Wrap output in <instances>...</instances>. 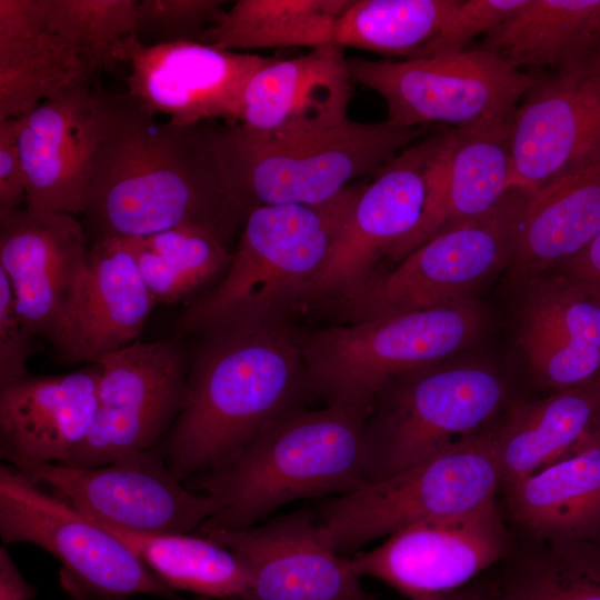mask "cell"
I'll use <instances>...</instances> for the list:
<instances>
[{"label":"cell","mask_w":600,"mask_h":600,"mask_svg":"<svg viewBox=\"0 0 600 600\" xmlns=\"http://www.w3.org/2000/svg\"><path fill=\"white\" fill-rule=\"evenodd\" d=\"M99 143L83 214L92 242L178 227L229 244L248 211L229 181L226 123L160 121L127 94L94 87Z\"/></svg>","instance_id":"cell-1"},{"label":"cell","mask_w":600,"mask_h":600,"mask_svg":"<svg viewBox=\"0 0 600 600\" xmlns=\"http://www.w3.org/2000/svg\"><path fill=\"white\" fill-rule=\"evenodd\" d=\"M198 338L183 406L157 448L182 482L226 467L269 424L313 398L302 332L290 317Z\"/></svg>","instance_id":"cell-2"},{"label":"cell","mask_w":600,"mask_h":600,"mask_svg":"<svg viewBox=\"0 0 600 600\" xmlns=\"http://www.w3.org/2000/svg\"><path fill=\"white\" fill-rule=\"evenodd\" d=\"M368 416L341 406L298 409L269 424L226 467L183 482L220 503L199 531L248 528L289 502L368 483Z\"/></svg>","instance_id":"cell-3"},{"label":"cell","mask_w":600,"mask_h":600,"mask_svg":"<svg viewBox=\"0 0 600 600\" xmlns=\"http://www.w3.org/2000/svg\"><path fill=\"white\" fill-rule=\"evenodd\" d=\"M358 192L349 187L320 204L251 209L227 270L184 309L178 328L198 337L238 323L291 318Z\"/></svg>","instance_id":"cell-4"},{"label":"cell","mask_w":600,"mask_h":600,"mask_svg":"<svg viewBox=\"0 0 600 600\" xmlns=\"http://www.w3.org/2000/svg\"><path fill=\"white\" fill-rule=\"evenodd\" d=\"M426 128L346 119L319 131L263 137L226 123L228 177L248 212L263 206L320 204L346 191L352 180L376 173Z\"/></svg>","instance_id":"cell-5"},{"label":"cell","mask_w":600,"mask_h":600,"mask_svg":"<svg viewBox=\"0 0 600 600\" xmlns=\"http://www.w3.org/2000/svg\"><path fill=\"white\" fill-rule=\"evenodd\" d=\"M468 299L302 332L312 397L370 412L378 394L411 371L441 363L479 333Z\"/></svg>","instance_id":"cell-6"},{"label":"cell","mask_w":600,"mask_h":600,"mask_svg":"<svg viewBox=\"0 0 600 600\" xmlns=\"http://www.w3.org/2000/svg\"><path fill=\"white\" fill-rule=\"evenodd\" d=\"M502 484L492 433L456 441L361 488L320 501L317 519L340 554L407 527L462 514Z\"/></svg>","instance_id":"cell-7"},{"label":"cell","mask_w":600,"mask_h":600,"mask_svg":"<svg viewBox=\"0 0 600 600\" xmlns=\"http://www.w3.org/2000/svg\"><path fill=\"white\" fill-rule=\"evenodd\" d=\"M530 196L509 189L489 211L442 230L330 310L354 323L467 299L472 289L511 264Z\"/></svg>","instance_id":"cell-8"},{"label":"cell","mask_w":600,"mask_h":600,"mask_svg":"<svg viewBox=\"0 0 600 600\" xmlns=\"http://www.w3.org/2000/svg\"><path fill=\"white\" fill-rule=\"evenodd\" d=\"M0 536L31 543L61 564L60 584L72 600H180L119 538L16 467L0 464Z\"/></svg>","instance_id":"cell-9"},{"label":"cell","mask_w":600,"mask_h":600,"mask_svg":"<svg viewBox=\"0 0 600 600\" xmlns=\"http://www.w3.org/2000/svg\"><path fill=\"white\" fill-rule=\"evenodd\" d=\"M506 394L497 372L480 364L438 363L397 378L378 394L368 416L369 480L477 434Z\"/></svg>","instance_id":"cell-10"},{"label":"cell","mask_w":600,"mask_h":600,"mask_svg":"<svg viewBox=\"0 0 600 600\" xmlns=\"http://www.w3.org/2000/svg\"><path fill=\"white\" fill-rule=\"evenodd\" d=\"M352 82L377 92L407 128L510 120L537 77L477 48L401 61L347 58Z\"/></svg>","instance_id":"cell-11"},{"label":"cell","mask_w":600,"mask_h":600,"mask_svg":"<svg viewBox=\"0 0 600 600\" xmlns=\"http://www.w3.org/2000/svg\"><path fill=\"white\" fill-rule=\"evenodd\" d=\"M94 363L100 368L94 422L64 466L99 467L157 449L183 406L189 352L178 340L137 341Z\"/></svg>","instance_id":"cell-12"},{"label":"cell","mask_w":600,"mask_h":600,"mask_svg":"<svg viewBox=\"0 0 600 600\" xmlns=\"http://www.w3.org/2000/svg\"><path fill=\"white\" fill-rule=\"evenodd\" d=\"M439 133L408 146L359 189L302 307L331 309L374 276L382 254L419 222L426 206Z\"/></svg>","instance_id":"cell-13"},{"label":"cell","mask_w":600,"mask_h":600,"mask_svg":"<svg viewBox=\"0 0 600 600\" xmlns=\"http://www.w3.org/2000/svg\"><path fill=\"white\" fill-rule=\"evenodd\" d=\"M17 469L80 512L139 532L191 533L220 509L216 498L177 479L158 449L91 468L46 463Z\"/></svg>","instance_id":"cell-14"},{"label":"cell","mask_w":600,"mask_h":600,"mask_svg":"<svg viewBox=\"0 0 600 600\" xmlns=\"http://www.w3.org/2000/svg\"><path fill=\"white\" fill-rule=\"evenodd\" d=\"M508 550L496 498L477 509L407 527L348 562L360 578H376L410 600L453 592Z\"/></svg>","instance_id":"cell-15"},{"label":"cell","mask_w":600,"mask_h":600,"mask_svg":"<svg viewBox=\"0 0 600 600\" xmlns=\"http://www.w3.org/2000/svg\"><path fill=\"white\" fill-rule=\"evenodd\" d=\"M596 53V52H594ZM511 188L533 194L600 157V63L537 78L510 120Z\"/></svg>","instance_id":"cell-16"},{"label":"cell","mask_w":600,"mask_h":600,"mask_svg":"<svg viewBox=\"0 0 600 600\" xmlns=\"http://www.w3.org/2000/svg\"><path fill=\"white\" fill-rule=\"evenodd\" d=\"M272 58L203 42L144 46L134 38L127 51L126 94L177 124H237L247 83Z\"/></svg>","instance_id":"cell-17"},{"label":"cell","mask_w":600,"mask_h":600,"mask_svg":"<svg viewBox=\"0 0 600 600\" xmlns=\"http://www.w3.org/2000/svg\"><path fill=\"white\" fill-rule=\"evenodd\" d=\"M200 532L250 569L252 581L242 600H374L310 510L248 528Z\"/></svg>","instance_id":"cell-18"},{"label":"cell","mask_w":600,"mask_h":600,"mask_svg":"<svg viewBox=\"0 0 600 600\" xmlns=\"http://www.w3.org/2000/svg\"><path fill=\"white\" fill-rule=\"evenodd\" d=\"M89 249L77 216L27 207L0 216V269L31 336L54 341L86 276Z\"/></svg>","instance_id":"cell-19"},{"label":"cell","mask_w":600,"mask_h":600,"mask_svg":"<svg viewBox=\"0 0 600 600\" xmlns=\"http://www.w3.org/2000/svg\"><path fill=\"white\" fill-rule=\"evenodd\" d=\"M17 124L27 208L83 217L99 143L94 88L80 82Z\"/></svg>","instance_id":"cell-20"},{"label":"cell","mask_w":600,"mask_h":600,"mask_svg":"<svg viewBox=\"0 0 600 600\" xmlns=\"http://www.w3.org/2000/svg\"><path fill=\"white\" fill-rule=\"evenodd\" d=\"M510 120L439 133L423 213L388 249L391 260L399 262L442 230L489 211L511 189Z\"/></svg>","instance_id":"cell-21"},{"label":"cell","mask_w":600,"mask_h":600,"mask_svg":"<svg viewBox=\"0 0 600 600\" xmlns=\"http://www.w3.org/2000/svg\"><path fill=\"white\" fill-rule=\"evenodd\" d=\"M97 363L0 386V457L16 468L64 463L89 436L97 412Z\"/></svg>","instance_id":"cell-22"},{"label":"cell","mask_w":600,"mask_h":600,"mask_svg":"<svg viewBox=\"0 0 600 600\" xmlns=\"http://www.w3.org/2000/svg\"><path fill=\"white\" fill-rule=\"evenodd\" d=\"M154 304L127 240L92 242L76 301L51 343L58 361L94 363L137 342Z\"/></svg>","instance_id":"cell-23"},{"label":"cell","mask_w":600,"mask_h":600,"mask_svg":"<svg viewBox=\"0 0 600 600\" xmlns=\"http://www.w3.org/2000/svg\"><path fill=\"white\" fill-rule=\"evenodd\" d=\"M351 84L347 58L334 44L296 58H272L247 83L237 124L263 137L333 127L348 119Z\"/></svg>","instance_id":"cell-24"},{"label":"cell","mask_w":600,"mask_h":600,"mask_svg":"<svg viewBox=\"0 0 600 600\" xmlns=\"http://www.w3.org/2000/svg\"><path fill=\"white\" fill-rule=\"evenodd\" d=\"M519 343L537 381L571 389L600 373V294L561 273L531 279Z\"/></svg>","instance_id":"cell-25"},{"label":"cell","mask_w":600,"mask_h":600,"mask_svg":"<svg viewBox=\"0 0 600 600\" xmlns=\"http://www.w3.org/2000/svg\"><path fill=\"white\" fill-rule=\"evenodd\" d=\"M89 80L47 0H0V122L23 117Z\"/></svg>","instance_id":"cell-26"},{"label":"cell","mask_w":600,"mask_h":600,"mask_svg":"<svg viewBox=\"0 0 600 600\" xmlns=\"http://www.w3.org/2000/svg\"><path fill=\"white\" fill-rule=\"evenodd\" d=\"M506 488L512 520L543 543L600 538V432L574 453Z\"/></svg>","instance_id":"cell-27"},{"label":"cell","mask_w":600,"mask_h":600,"mask_svg":"<svg viewBox=\"0 0 600 600\" xmlns=\"http://www.w3.org/2000/svg\"><path fill=\"white\" fill-rule=\"evenodd\" d=\"M600 233V157L530 196L510 271L534 279Z\"/></svg>","instance_id":"cell-28"},{"label":"cell","mask_w":600,"mask_h":600,"mask_svg":"<svg viewBox=\"0 0 600 600\" xmlns=\"http://www.w3.org/2000/svg\"><path fill=\"white\" fill-rule=\"evenodd\" d=\"M600 392L592 383L516 406L491 432L503 487L564 458L592 433Z\"/></svg>","instance_id":"cell-29"},{"label":"cell","mask_w":600,"mask_h":600,"mask_svg":"<svg viewBox=\"0 0 600 600\" xmlns=\"http://www.w3.org/2000/svg\"><path fill=\"white\" fill-rule=\"evenodd\" d=\"M600 0H527L483 38L487 50L511 67L570 69L591 58Z\"/></svg>","instance_id":"cell-30"},{"label":"cell","mask_w":600,"mask_h":600,"mask_svg":"<svg viewBox=\"0 0 600 600\" xmlns=\"http://www.w3.org/2000/svg\"><path fill=\"white\" fill-rule=\"evenodd\" d=\"M84 516L119 538L172 591L242 600L251 586L248 566L206 536L146 533Z\"/></svg>","instance_id":"cell-31"},{"label":"cell","mask_w":600,"mask_h":600,"mask_svg":"<svg viewBox=\"0 0 600 600\" xmlns=\"http://www.w3.org/2000/svg\"><path fill=\"white\" fill-rule=\"evenodd\" d=\"M351 0H238L200 42L230 51L333 44L338 18Z\"/></svg>","instance_id":"cell-32"},{"label":"cell","mask_w":600,"mask_h":600,"mask_svg":"<svg viewBox=\"0 0 600 600\" xmlns=\"http://www.w3.org/2000/svg\"><path fill=\"white\" fill-rule=\"evenodd\" d=\"M126 240L156 303L173 304L210 288L224 273L232 257L227 243L193 227Z\"/></svg>","instance_id":"cell-33"},{"label":"cell","mask_w":600,"mask_h":600,"mask_svg":"<svg viewBox=\"0 0 600 600\" xmlns=\"http://www.w3.org/2000/svg\"><path fill=\"white\" fill-rule=\"evenodd\" d=\"M458 0H351L336 22L333 44L421 58Z\"/></svg>","instance_id":"cell-34"},{"label":"cell","mask_w":600,"mask_h":600,"mask_svg":"<svg viewBox=\"0 0 600 600\" xmlns=\"http://www.w3.org/2000/svg\"><path fill=\"white\" fill-rule=\"evenodd\" d=\"M544 544L509 570L496 587L499 600H600V547Z\"/></svg>","instance_id":"cell-35"},{"label":"cell","mask_w":600,"mask_h":600,"mask_svg":"<svg viewBox=\"0 0 600 600\" xmlns=\"http://www.w3.org/2000/svg\"><path fill=\"white\" fill-rule=\"evenodd\" d=\"M139 0H47L50 16L81 57L89 79L127 62Z\"/></svg>","instance_id":"cell-36"},{"label":"cell","mask_w":600,"mask_h":600,"mask_svg":"<svg viewBox=\"0 0 600 600\" xmlns=\"http://www.w3.org/2000/svg\"><path fill=\"white\" fill-rule=\"evenodd\" d=\"M224 4L220 0H139L136 38L144 46L200 42Z\"/></svg>","instance_id":"cell-37"},{"label":"cell","mask_w":600,"mask_h":600,"mask_svg":"<svg viewBox=\"0 0 600 600\" xmlns=\"http://www.w3.org/2000/svg\"><path fill=\"white\" fill-rule=\"evenodd\" d=\"M527 0L459 1L437 38L421 58L459 53L478 34L511 18Z\"/></svg>","instance_id":"cell-38"},{"label":"cell","mask_w":600,"mask_h":600,"mask_svg":"<svg viewBox=\"0 0 600 600\" xmlns=\"http://www.w3.org/2000/svg\"><path fill=\"white\" fill-rule=\"evenodd\" d=\"M32 338L18 313L10 282L0 269V386L27 376Z\"/></svg>","instance_id":"cell-39"},{"label":"cell","mask_w":600,"mask_h":600,"mask_svg":"<svg viewBox=\"0 0 600 600\" xmlns=\"http://www.w3.org/2000/svg\"><path fill=\"white\" fill-rule=\"evenodd\" d=\"M28 179L18 146L17 119L0 122V216L27 207Z\"/></svg>","instance_id":"cell-40"},{"label":"cell","mask_w":600,"mask_h":600,"mask_svg":"<svg viewBox=\"0 0 600 600\" xmlns=\"http://www.w3.org/2000/svg\"><path fill=\"white\" fill-rule=\"evenodd\" d=\"M561 267L564 274L587 284L600 294V233Z\"/></svg>","instance_id":"cell-41"},{"label":"cell","mask_w":600,"mask_h":600,"mask_svg":"<svg viewBox=\"0 0 600 600\" xmlns=\"http://www.w3.org/2000/svg\"><path fill=\"white\" fill-rule=\"evenodd\" d=\"M37 587L21 574L6 546L0 548V600H33Z\"/></svg>","instance_id":"cell-42"},{"label":"cell","mask_w":600,"mask_h":600,"mask_svg":"<svg viewBox=\"0 0 600 600\" xmlns=\"http://www.w3.org/2000/svg\"><path fill=\"white\" fill-rule=\"evenodd\" d=\"M493 588L482 586H468L453 592L428 597L419 600H488Z\"/></svg>","instance_id":"cell-43"},{"label":"cell","mask_w":600,"mask_h":600,"mask_svg":"<svg viewBox=\"0 0 600 600\" xmlns=\"http://www.w3.org/2000/svg\"><path fill=\"white\" fill-rule=\"evenodd\" d=\"M596 34H597L598 39L600 40V10H599L598 18H597Z\"/></svg>","instance_id":"cell-44"},{"label":"cell","mask_w":600,"mask_h":600,"mask_svg":"<svg viewBox=\"0 0 600 600\" xmlns=\"http://www.w3.org/2000/svg\"><path fill=\"white\" fill-rule=\"evenodd\" d=\"M591 383L600 392V373L598 374V377Z\"/></svg>","instance_id":"cell-45"},{"label":"cell","mask_w":600,"mask_h":600,"mask_svg":"<svg viewBox=\"0 0 600 600\" xmlns=\"http://www.w3.org/2000/svg\"><path fill=\"white\" fill-rule=\"evenodd\" d=\"M596 59L598 60V62L600 63V41H599V44L597 47V50H596Z\"/></svg>","instance_id":"cell-46"},{"label":"cell","mask_w":600,"mask_h":600,"mask_svg":"<svg viewBox=\"0 0 600 600\" xmlns=\"http://www.w3.org/2000/svg\"><path fill=\"white\" fill-rule=\"evenodd\" d=\"M488 600H499V598H498V596L496 593V588H494L492 594L490 596V598Z\"/></svg>","instance_id":"cell-47"},{"label":"cell","mask_w":600,"mask_h":600,"mask_svg":"<svg viewBox=\"0 0 600 600\" xmlns=\"http://www.w3.org/2000/svg\"><path fill=\"white\" fill-rule=\"evenodd\" d=\"M201 600H209V599L203 598V599H201Z\"/></svg>","instance_id":"cell-48"}]
</instances>
